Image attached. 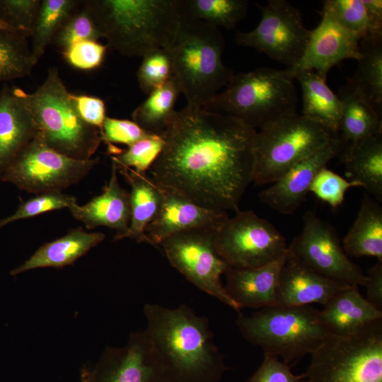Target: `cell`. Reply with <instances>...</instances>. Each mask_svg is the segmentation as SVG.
<instances>
[{"instance_id":"6da1fadb","label":"cell","mask_w":382,"mask_h":382,"mask_svg":"<svg viewBox=\"0 0 382 382\" xmlns=\"http://www.w3.org/2000/svg\"><path fill=\"white\" fill-rule=\"evenodd\" d=\"M257 132L202 108L175 110L161 135L164 146L149 169L151 178L204 207L236 212L253 183Z\"/></svg>"},{"instance_id":"7a4b0ae2","label":"cell","mask_w":382,"mask_h":382,"mask_svg":"<svg viewBox=\"0 0 382 382\" xmlns=\"http://www.w3.org/2000/svg\"><path fill=\"white\" fill-rule=\"evenodd\" d=\"M144 313L145 332L173 382H219L230 369L209 320L188 306L146 303Z\"/></svg>"},{"instance_id":"3957f363","label":"cell","mask_w":382,"mask_h":382,"mask_svg":"<svg viewBox=\"0 0 382 382\" xmlns=\"http://www.w3.org/2000/svg\"><path fill=\"white\" fill-rule=\"evenodd\" d=\"M107 46L127 57L168 49L183 18L180 0L85 1Z\"/></svg>"},{"instance_id":"277c9868","label":"cell","mask_w":382,"mask_h":382,"mask_svg":"<svg viewBox=\"0 0 382 382\" xmlns=\"http://www.w3.org/2000/svg\"><path fill=\"white\" fill-rule=\"evenodd\" d=\"M224 46L218 28L183 15L175 39L168 50L173 79L187 106L202 108L234 75L223 62Z\"/></svg>"},{"instance_id":"5b68a950","label":"cell","mask_w":382,"mask_h":382,"mask_svg":"<svg viewBox=\"0 0 382 382\" xmlns=\"http://www.w3.org/2000/svg\"><path fill=\"white\" fill-rule=\"evenodd\" d=\"M294 80L284 69L268 67L234 74L225 89L202 108L231 116L262 130L296 112Z\"/></svg>"},{"instance_id":"8992f818","label":"cell","mask_w":382,"mask_h":382,"mask_svg":"<svg viewBox=\"0 0 382 382\" xmlns=\"http://www.w3.org/2000/svg\"><path fill=\"white\" fill-rule=\"evenodd\" d=\"M38 133L54 150L72 158L88 160L98 149L100 130L80 117L56 67H51L44 82L33 93L21 89Z\"/></svg>"},{"instance_id":"52a82bcc","label":"cell","mask_w":382,"mask_h":382,"mask_svg":"<svg viewBox=\"0 0 382 382\" xmlns=\"http://www.w3.org/2000/svg\"><path fill=\"white\" fill-rule=\"evenodd\" d=\"M236 323L248 342L289 365L311 354L331 334L311 305H273L249 316L238 313Z\"/></svg>"},{"instance_id":"ba28073f","label":"cell","mask_w":382,"mask_h":382,"mask_svg":"<svg viewBox=\"0 0 382 382\" xmlns=\"http://www.w3.org/2000/svg\"><path fill=\"white\" fill-rule=\"evenodd\" d=\"M310 355L304 382H382V319L352 334H330Z\"/></svg>"},{"instance_id":"9c48e42d","label":"cell","mask_w":382,"mask_h":382,"mask_svg":"<svg viewBox=\"0 0 382 382\" xmlns=\"http://www.w3.org/2000/svg\"><path fill=\"white\" fill-rule=\"evenodd\" d=\"M328 129L296 112L257 132L253 183L269 185L333 139Z\"/></svg>"},{"instance_id":"30bf717a","label":"cell","mask_w":382,"mask_h":382,"mask_svg":"<svg viewBox=\"0 0 382 382\" xmlns=\"http://www.w3.org/2000/svg\"><path fill=\"white\" fill-rule=\"evenodd\" d=\"M99 160L98 157L79 160L66 156L50 147L37 132L1 180L37 195L61 192L83 179Z\"/></svg>"},{"instance_id":"8fae6325","label":"cell","mask_w":382,"mask_h":382,"mask_svg":"<svg viewBox=\"0 0 382 382\" xmlns=\"http://www.w3.org/2000/svg\"><path fill=\"white\" fill-rule=\"evenodd\" d=\"M216 229L194 228L179 232L166 238L159 246L171 265L189 282L240 313L241 309L228 296L221 282V276L229 266L217 251Z\"/></svg>"},{"instance_id":"7c38bea8","label":"cell","mask_w":382,"mask_h":382,"mask_svg":"<svg viewBox=\"0 0 382 382\" xmlns=\"http://www.w3.org/2000/svg\"><path fill=\"white\" fill-rule=\"evenodd\" d=\"M215 242L221 258L231 267L246 268L273 262L287 252L284 236L253 211L238 210L216 231Z\"/></svg>"},{"instance_id":"4fadbf2b","label":"cell","mask_w":382,"mask_h":382,"mask_svg":"<svg viewBox=\"0 0 382 382\" xmlns=\"http://www.w3.org/2000/svg\"><path fill=\"white\" fill-rule=\"evenodd\" d=\"M301 233L288 245L289 255L329 279L364 286L366 276L345 253L335 228L312 211L305 212Z\"/></svg>"},{"instance_id":"5bb4252c","label":"cell","mask_w":382,"mask_h":382,"mask_svg":"<svg viewBox=\"0 0 382 382\" xmlns=\"http://www.w3.org/2000/svg\"><path fill=\"white\" fill-rule=\"evenodd\" d=\"M257 6L261 11L259 23L252 30L237 32L236 43L287 67L293 65L303 54L311 32L304 26L300 11L285 0H270L265 6Z\"/></svg>"},{"instance_id":"9a60e30c","label":"cell","mask_w":382,"mask_h":382,"mask_svg":"<svg viewBox=\"0 0 382 382\" xmlns=\"http://www.w3.org/2000/svg\"><path fill=\"white\" fill-rule=\"evenodd\" d=\"M78 382H173L145 330L130 334L122 347H108Z\"/></svg>"},{"instance_id":"2e32d148","label":"cell","mask_w":382,"mask_h":382,"mask_svg":"<svg viewBox=\"0 0 382 382\" xmlns=\"http://www.w3.org/2000/svg\"><path fill=\"white\" fill-rule=\"evenodd\" d=\"M321 16L300 58L284 69L293 79L301 71H313L326 80L333 66L345 59L357 60L360 56V39L328 13L322 11Z\"/></svg>"},{"instance_id":"e0dca14e","label":"cell","mask_w":382,"mask_h":382,"mask_svg":"<svg viewBox=\"0 0 382 382\" xmlns=\"http://www.w3.org/2000/svg\"><path fill=\"white\" fill-rule=\"evenodd\" d=\"M342 142L335 136L325 147L299 161L259 194L260 199L282 214H293L306 199L318 173L337 156Z\"/></svg>"},{"instance_id":"ac0fdd59","label":"cell","mask_w":382,"mask_h":382,"mask_svg":"<svg viewBox=\"0 0 382 382\" xmlns=\"http://www.w3.org/2000/svg\"><path fill=\"white\" fill-rule=\"evenodd\" d=\"M160 209L145 233L151 245L159 247L166 238L194 228L216 229L228 217L226 212L204 207L173 190L162 187Z\"/></svg>"},{"instance_id":"d6986e66","label":"cell","mask_w":382,"mask_h":382,"mask_svg":"<svg viewBox=\"0 0 382 382\" xmlns=\"http://www.w3.org/2000/svg\"><path fill=\"white\" fill-rule=\"evenodd\" d=\"M349 285L325 277L289 255L281 270L276 305L302 306L319 303L324 306L337 292Z\"/></svg>"},{"instance_id":"ffe728a7","label":"cell","mask_w":382,"mask_h":382,"mask_svg":"<svg viewBox=\"0 0 382 382\" xmlns=\"http://www.w3.org/2000/svg\"><path fill=\"white\" fill-rule=\"evenodd\" d=\"M288 251L268 264L246 268L229 267L225 272L224 286L228 296L240 309L262 308L276 305V292Z\"/></svg>"},{"instance_id":"44dd1931","label":"cell","mask_w":382,"mask_h":382,"mask_svg":"<svg viewBox=\"0 0 382 382\" xmlns=\"http://www.w3.org/2000/svg\"><path fill=\"white\" fill-rule=\"evenodd\" d=\"M37 128L20 88L0 93V180L21 151L36 137Z\"/></svg>"},{"instance_id":"7402d4cb","label":"cell","mask_w":382,"mask_h":382,"mask_svg":"<svg viewBox=\"0 0 382 382\" xmlns=\"http://www.w3.org/2000/svg\"><path fill=\"white\" fill-rule=\"evenodd\" d=\"M118 171L112 162L110 180L103 192L86 204H74L69 211L77 220L88 229L106 226L117 231L114 241L120 240L127 231L130 221L129 192L123 189L118 180Z\"/></svg>"},{"instance_id":"603a6c76","label":"cell","mask_w":382,"mask_h":382,"mask_svg":"<svg viewBox=\"0 0 382 382\" xmlns=\"http://www.w3.org/2000/svg\"><path fill=\"white\" fill-rule=\"evenodd\" d=\"M319 319L331 334L349 335L382 319V311L361 295L357 286L349 285L323 306Z\"/></svg>"},{"instance_id":"cb8c5ba5","label":"cell","mask_w":382,"mask_h":382,"mask_svg":"<svg viewBox=\"0 0 382 382\" xmlns=\"http://www.w3.org/2000/svg\"><path fill=\"white\" fill-rule=\"evenodd\" d=\"M105 237L101 232H88L81 228L71 229L62 237L43 244L26 261L13 269L10 274L16 276L34 269L71 265Z\"/></svg>"},{"instance_id":"d4e9b609","label":"cell","mask_w":382,"mask_h":382,"mask_svg":"<svg viewBox=\"0 0 382 382\" xmlns=\"http://www.w3.org/2000/svg\"><path fill=\"white\" fill-rule=\"evenodd\" d=\"M115 165L131 187L129 225L120 239L127 238L151 245L145 230L160 209L163 201L162 188L146 173H138L130 168Z\"/></svg>"},{"instance_id":"484cf974","label":"cell","mask_w":382,"mask_h":382,"mask_svg":"<svg viewBox=\"0 0 382 382\" xmlns=\"http://www.w3.org/2000/svg\"><path fill=\"white\" fill-rule=\"evenodd\" d=\"M345 175L378 202L382 200V132L349 145L343 156Z\"/></svg>"},{"instance_id":"4316f807","label":"cell","mask_w":382,"mask_h":382,"mask_svg":"<svg viewBox=\"0 0 382 382\" xmlns=\"http://www.w3.org/2000/svg\"><path fill=\"white\" fill-rule=\"evenodd\" d=\"M302 91V115L319 123L337 136L342 115V101L313 71H303L294 76Z\"/></svg>"},{"instance_id":"83f0119b","label":"cell","mask_w":382,"mask_h":382,"mask_svg":"<svg viewBox=\"0 0 382 382\" xmlns=\"http://www.w3.org/2000/svg\"><path fill=\"white\" fill-rule=\"evenodd\" d=\"M342 248L347 255L373 257L382 262V207L378 202L364 195Z\"/></svg>"},{"instance_id":"f1b7e54d","label":"cell","mask_w":382,"mask_h":382,"mask_svg":"<svg viewBox=\"0 0 382 382\" xmlns=\"http://www.w3.org/2000/svg\"><path fill=\"white\" fill-rule=\"evenodd\" d=\"M342 115L337 137L342 144H353L382 132L379 110L347 85L340 88Z\"/></svg>"},{"instance_id":"f546056e","label":"cell","mask_w":382,"mask_h":382,"mask_svg":"<svg viewBox=\"0 0 382 382\" xmlns=\"http://www.w3.org/2000/svg\"><path fill=\"white\" fill-rule=\"evenodd\" d=\"M353 76L347 83L379 110L382 104V37L364 40Z\"/></svg>"},{"instance_id":"4dcf8cb0","label":"cell","mask_w":382,"mask_h":382,"mask_svg":"<svg viewBox=\"0 0 382 382\" xmlns=\"http://www.w3.org/2000/svg\"><path fill=\"white\" fill-rule=\"evenodd\" d=\"M180 91L172 78L162 87L148 95L132 112L133 121L151 134L161 136L175 111Z\"/></svg>"},{"instance_id":"1f68e13d","label":"cell","mask_w":382,"mask_h":382,"mask_svg":"<svg viewBox=\"0 0 382 382\" xmlns=\"http://www.w3.org/2000/svg\"><path fill=\"white\" fill-rule=\"evenodd\" d=\"M76 0H41L30 35L31 54L35 64L72 13L80 5Z\"/></svg>"},{"instance_id":"d6a6232c","label":"cell","mask_w":382,"mask_h":382,"mask_svg":"<svg viewBox=\"0 0 382 382\" xmlns=\"http://www.w3.org/2000/svg\"><path fill=\"white\" fill-rule=\"evenodd\" d=\"M184 16L216 28L232 29L245 17L246 0H180Z\"/></svg>"},{"instance_id":"836d02e7","label":"cell","mask_w":382,"mask_h":382,"mask_svg":"<svg viewBox=\"0 0 382 382\" xmlns=\"http://www.w3.org/2000/svg\"><path fill=\"white\" fill-rule=\"evenodd\" d=\"M322 11L331 16L360 40L382 37V26L369 16L362 0H326Z\"/></svg>"},{"instance_id":"e575fe53","label":"cell","mask_w":382,"mask_h":382,"mask_svg":"<svg viewBox=\"0 0 382 382\" xmlns=\"http://www.w3.org/2000/svg\"><path fill=\"white\" fill-rule=\"evenodd\" d=\"M35 64L27 37L0 32V82L29 76Z\"/></svg>"},{"instance_id":"d590c367","label":"cell","mask_w":382,"mask_h":382,"mask_svg":"<svg viewBox=\"0 0 382 382\" xmlns=\"http://www.w3.org/2000/svg\"><path fill=\"white\" fill-rule=\"evenodd\" d=\"M103 35L91 12L82 1L56 35L53 43L62 52L72 45L83 40H96Z\"/></svg>"},{"instance_id":"8d00e7d4","label":"cell","mask_w":382,"mask_h":382,"mask_svg":"<svg viewBox=\"0 0 382 382\" xmlns=\"http://www.w3.org/2000/svg\"><path fill=\"white\" fill-rule=\"evenodd\" d=\"M142 57L137 76L140 89L148 96L173 78L172 60L168 49L156 50Z\"/></svg>"},{"instance_id":"74e56055","label":"cell","mask_w":382,"mask_h":382,"mask_svg":"<svg viewBox=\"0 0 382 382\" xmlns=\"http://www.w3.org/2000/svg\"><path fill=\"white\" fill-rule=\"evenodd\" d=\"M163 146L161 136L151 134L113 156L112 161L138 173L145 174L160 155Z\"/></svg>"},{"instance_id":"f35d334b","label":"cell","mask_w":382,"mask_h":382,"mask_svg":"<svg viewBox=\"0 0 382 382\" xmlns=\"http://www.w3.org/2000/svg\"><path fill=\"white\" fill-rule=\"evenodd\" d=\"M74 197L61 192L39 194L23 202L11 215L0 220V229L18 220L25 219L50 211L71 208L76 204Z\"/></svg>"},{"instance_id":"ab89813d","label":"cell","mask_w":382,"mask_h":382,"mask_svg":"<svg viewBox=\"0 0 382 382\" xmlns=\"http://www.w3.org/2000/svg\"><path fill=\"white\" fill-rule=\"evenodd\" d=\"M357 187H361L357 182L349 180L325 166L314 178L309 192L331 207L337 208L344 202L347 190Z\"/></svg>"},{"instance_id":"60d3db41","label":"cell","mask_w":382,"mask_h":382,"mask_svg":"<svg viewBox=\"0 0 382 382\" xmlns=\"http://www.w3.org/2000/svg\"><path fill=\"white\" fill-rule=\"evenodd\" d=\"M41 0H0V14L17 33L30 37Z\"/></svg>"},{"instance_id":"b9f144b4","label":"cell","mask_w":382,"mask_h":382,"mask_svg":"<svg viewBox=\"0 0 382 382\" xmlns=\"http://www.w3.org/2000/svg\"><path fill=\"white\" fill-rule=\"evenodd\" d=\"M100 134L102 141L108 144V151L114 156L122 150L112 144H123L129 146L151 135L134 121L108 117L105 119Z\"/></svg>"},{"instance_id":"7bdbcfd3","label":"cell","mask_w":382,"mask_h":382,"mask_svg":"<svg viewBox=\"0 0 382 382\" xmlns=\"http://www.w3.org/2000/svg\"><path fill=\"white\" fill-rule=\"evenodd\" d=\"M107 48V45L96 40H83L70 46L63 52V54L72 66L82 70H91L102 64Z\"/></svg>"},{"instance_id":"ee69618b","label":"cell","mask_w":382,"mask_h":382,"mask_svg":"<svg viewBox=\"0 0 382 382\" xmlns=\"http://www.w3.org/2000/svg\"><path fill=\"white\" fill-rule=\"evenodd\" d=\"M304 373L294 374L279 357L264 353L262 364L246 382H303Z\"/></svg>"},{"instance_id":"f6af8a7d","label":"cell","mask_w":382,"mask_h":382,"mask_svg":"<svg viewBox=\"0 0 382 382\" xmlns=\"http://www.w3.org/2000/svg\"><path fill=\"white\" fill-rule=\"evenodd\" d=\"M71 98L83 121L97 127L101 134L103 122L107 117L105 102L101 98L86 95L71 94Z\"/></svg>"},{"instance_id":"bcb514c9","label":"cell","mask_w":382,"mask_h":382,"mask_svg":"<svg viewBox=\"0 0 382 382\" xmlns=\"http://www.w3.org/2000/svg\"><path fill=\"white\" fill-rule=\"evenodd\" d=\"M365 285L366 299L382 311V262L378 261L368 272Z\"/></svg>"},{"instance_id":"7dc6e473","label":"cell","mask_w":382,"mask_h":382,"mask_svg":"<svg viewBox=\"0 0 382 382\" xmlns=\"http://www.w3.org/2000/svg\"><path fill=\"white\" fill-rule=\"evenodd\" d=\"M367 12L374 23L382 26V1L362 0Z\"/></svg>"},{"instance_id":"c3c4849f","label":"cell","mask_w":382,"mask_h":382,"mask_svg":"<svg viewBox=\"0 0 382 382\" xmlns=\"http://www.w3.org/2000/svg\"><path fill=\"white\" fill-rule=\"evenodd\" d=\"M2 31H9L12 33H16L3 19L0 14V32Z\"/></svg>"}]
</instances>
